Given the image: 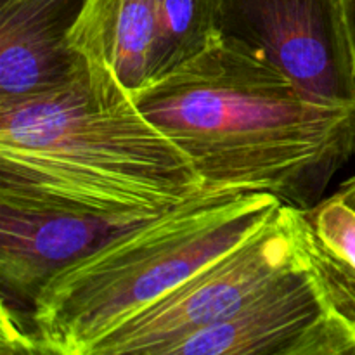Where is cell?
<instances>
[{
	"label": "cell",
	"instance_id": "6da1fadb",
	"mask_svg": "<svg viewBox=\"0 0 355 355\" xmlns=\"http://www.w3.org/2000/svg\"><path fill=\"white\" fill-rule=\"evenodd\" d=\"M134 101L208 191L269 193L309 211L355 156V104L315 101L220 38Z\"/></svg>",
	"mask_w": 355,
	"mask_h": 355
},
{
	"label": "cell",
	"instance_id": "7a4b0ae2",
	"mask_svg": "<svg viewBox=\"0 0 355 355\" xmlns=\"http://www.w3.org/2000/svg\"><path fill=\"white\" fill-rule=\"evenodd\" d=\"M186 153L111 69L0 104V207L153 218L203 193Z\"/></svg>",
	"mask_w": 355,
	"mask_h": 355
},
{
	"label": "cell",
	"instance_id": "3957f363",
	"mask_svg": "<svg viewBox=\"0 0 355 355\" xmlns=\"http://www.w3.org/2000/svg\"><path fill=\"white\" fill-rule=\"evenodd\" d=\"M281 205L269 193L205 189L128 229L52 277L28 311L2 315L3 350L90 355L104 336L238 246Z\"/></svg>",
	"mask_w": 355,
	"mask_h": 355
},
{
	"label": "cell",
	"instance_id": "277c9868",
	"mask_svg": "<svg viewBox=\"0 0 355 355\" xmlns=\"http://www.w3.org/2000/svg\"><path fill=\"white\" fill-rule=\"evenodd\" d=\"M307 260V214L281 205L238 246L104 336L90 355H163L191 333L234 315Z\"/></svg>",
	"mask_w": 355,
	"mask_h": 355
},
{
	"label": "cell",
	"instance_id": "5b68a950",
	"mask_svg": "<svg viewBox=\"0 0 355 355\" xmlns=\"http://www.w3.org/2000/svg\"><path fill=\"white\" fill-rule=\"evenodd\" d=\"M218 38L286 75L315 101L355 104L342 0H218Z\"/></svg>",
	"mask_w": 355,
	"mask_h": 355
},
{
	"label": "cell",
	"instance_id": "8992f818",
	"mask_svg": "<svg viewBox=\"0 0 355 355\" xmlns=\"http://www.w3.org/2000/svg\"><path fill=\"white\" fill-rule=\"evenodd\" d=\"M355 355L311 263L274 281L225 321L191 333L163 355Z\"/></svg>",
	"mask_w": 355,
	"mask_h": 355
},
{
	"label": "cell",
	"instance_id": "52a82bcc",
	"mask_svg": "<svg viewBox=\"0 0 355 355\" xmlns=\"http://www.w3.org/2000/svg\"><path fill=\"white\" fill-rule=\"evenodd\" d=\"M146 220L0 207L2 315L28 311L52 277Z\"/></svg>",
	"mask_w": 355,
	"mask_h": 355
},
{
	"label": "cell",
	"instance_id": "ba28073f",
	"mask_svg": "<svg viewBox=\"0 0 355 355\" xmlns=\"http://www.w3.org/2000/svg\"><path fill=\"white\" fill-rule=\"evenodd\" d=\"M156 30V0H83L68 44L135 94L153 80Z\"/></svg>",
	"mask_w": 355,
	"mask_h": 355
},
{
	"label": "cell",
	"instance_id": "9c48e42d",
	"mask_svg": "<svg viewBox=\"0 0 355 355\" xmlns=\"http://www.w3.org/2000/svg\"><path fill=\"white\" fill-rule=\"evenodd\" d=\"M307 214V253L333 319L355 342V210L338 196Z\"/></svg>",
	"mask_w": 355,
	"mask_h": 355
},
{
	"label": "cell",
	"instance_id": "30bf717a",
	"mask_svg": "<svg viewBox=\"0 0 355 355\" xmlns=\"http://www.w3.org/2000/svg\"><path fill=\"white\" fill-rule=\"evenodd\" d=\"M217 7L218 0H156L158 30L151 82L218 40Z\"/></svg>",
	"mask_w": 355,
	"mask_h": 355
},
{
	"label": "cell",
	"instance_id": "8fae6325",
	"mask_svg": "<svg viewBox=\"0 0 355 355\" xmlns=\"http://www.w3.org/2000/svg\"><path fill=\"white\" fill-rule=\"evenodd\" d=\"M83 0H0V21L49 19L71 26Z\"/></svg>",
	"mask_w": 355,
	"mask_h": 355
},
{
	"label": "cell",
	"instance_id": "7c38bea8",
	"mask_svg": "<svg viewBox=\"0 0 355 355\" xmlns=\"http://www.w3.org/2000/svg\"><path fill=\"white\" fill-rule=\"evenodd\" d=\"M343 14H345L347 28H349L350 42H352L354 58H355V0H342Z\"/></svg>",
	"mask_w": 355,
	"mask_h": 355
},
{
	"label": "cell",
	"instance_id": "4fadbf2b",
	"mask_svg": "<svg viewBox=\"0 0 355 355\" xmlns=\"http://www.w3.org/2000/svg\"><path fill=\"white\" fill-rule=\"evenodd\" d=\"M336 196H338L342 201H345L352 210H355V177L354 179H350L349 182L343 184L342 189L336 193Z\"/></svg>",
	"mask_w": 355,
	"mask_h": 355
}]
</instances>
